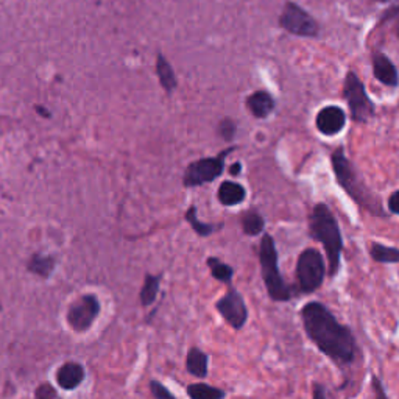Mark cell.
<instances>
[{
  "label": "cell",
  "instance_id": "obj_14",
  "mask_svg": "<svg viewBox=\"0 0 399 399\" xmlns=\"http://www.w3.org/2000/svg\"><path fill=\"white\" fill-rule=\"evenodd\" d=\"M247 197L245 187L234 181H223L218 187L217 198L223 206H238Z\"/></svg>",
  "mask_w": 399,
  "mask_h": 399
},
{
  "label": "cell",
  "instance_id": "obj_29",
  "mask_svg": "<svg viewBox=\"0 0 399 399\" xmlns=\"http://www.w3.org/2000/svg\"><path fill=\"white\" fill-rule=\"evenodd\" d=\"M312 399H328L326 398V390L319 382L314 384V390H312Z\"/></svg>",
  "mask_w": 399,
  "mask_h": 399
},
{
  "label": "cell",
  "instance_id": "obj_22",
  "mask_svg": "<svg viewBox=\"0 0 399 399\" xmlns=\"http://www.w3.org/2000/svg\"><path fill=\"white\" fill-rule=\"evenodd\" d=\"M156 70H158L162 87H164L167 92H172L176 87V77H175V72H174L172 66H170V63L162 55H158Z\"/></svg>",
  "mask_w": 399,
  "mask_h": 399
},
{
  "label": "cell",
  "instance_id": "obj_31",
  "mask_svg": "<svg viewBox=\"0 0 399 399\" xmlns=\"http://www.w3.org/2000/svg\"><path fill=\"white\" fill-rule=\"evenodd\" d=\"M240 172H242V164L240 162H234V164L230 167V174L233 176H239Z\"/></svg>",
  "mask_w": 399,
  "mask_h": 399
},
{
  "label": "cell",
  "instance_id": "obj_18",
  "mask_svg": "<svg viewBox=\"0 0 399 399\" xmlns=\"http://www.w3.org/2000/svg\"><path fill=\"white\" fill-rule=\"evenodd\" d=\"M240 222H242L243 234L250 235V238H255V235H259L260 233L265 230L264 217L260 216L257 211H255V209L245 211V213H243V216H242Z\"/></svg>",
  "mask_w": 399,
  "mask_h": 399
},
{
  "label": "cell",
  "instance_id": "obj_23",
  "mask_svg": "<svg viewBox=\"0 0 399 399\" xmlns=\"http://www.w3.org/2000/svg\"><path fill=\"white\" fill-rule=\"evenodd\" d=\"M159 292V276L147 275L144 286L141 290V303L142 306H150L154 303Z\"/></svg>",
  "mask_w": 399,
  "mask_h": 399
},
{
  "label": "cell",
  "instance_id": "obj_12",
  "mask_svg": "<svg viewBox=\"0 0 399 399\" xmlns=\"http://www.w3.org/2000/svg\"><path fill=\"white\" fill-rule=\"evenodd\" d=\"M373 70L382 85L395 87L399 83V73L395 64L390 61L384 53H374L373 56Z\"/></svg>",
  "mask_w": 399,
  "mask_h": 399
},
{
  "label": "cell",
  "instance_id": "obj_19",
  "mask_svg": "<svg viewBox=\"0 0 399 399\" xmlns=\"http://www.w3.org/2000/svg\"><path fill=\"white\" fill-rule=\"evenodd\" d=\"M370 256L381 264H399V248L387 247L384 243L373 242L370 245Z\"/></svg>",
  "mask_w": 399,
  "mask_h": 399
},
{
  "label": "cell",
  "instance_id": "obj_7",
  "mask_svg": "<svg viewBox=\"0 0 399 399\" xmlns=\"http://www.w3.org/2000/svg\"><path fill=\"white\" fill-rule=\"evenodd\" d=\"M344 94L348 102L349 111H351V116L356 122L365 124V122H368L374 116V105L370 100V97L366 95L363 83L354 72H348L345 78Z\"/></svg>",
  "mask_w": 399,
  "mask_h": 399
},
{
  "label": "cell",
  "instance_id": "obj_20",
  "mask_svg": "<svg viewBox=\"0 0 399 399\" xmlns=\"http://www.w3.org/2000/svg\"><path fill=\"white\" fill-rule=\"evenodd\" d=\"M187 395L191 399H225L226 392L218 387H213L203 382H197V384H191L187 387Z\"/></svg>",
  "mask_w": 399,
  "mask_h": 399
},
{
  "label": "cell",
  "instance_id": "obj_24",
  "mask_svg": "<svg viewBox=\"0 0 399 399\" xmlns=\"http://www.w3.org/2000/svg\"><path fill=\"white\" fill-rule=\"evenodd\" d=\"M52 267H53V260L50 257H44V256H35L30 262V270L41 276H47L50 273Z\"/></svg>",
  "mask_w": 399,
  "mask_h": 399
},
{
  "label": "cell",
  "instance_id": "obj_5",
  "mask_svg": "<svg viewBox=\"0 0 399 399\" xmlns=\"http://www.w3.org/2000/svg\"><path fill=\"white\" fill-rule=\"evenodd\" d=\"M326 273V264L319 250L306 248L301 251L297 262V281L301 292L307 295L319 290L323 286Z\"/></svg>",
  "mask_w": 399,
  "mask_h": 399
},
{
  "label": "cell",
  "instance_id": "obj_27",
  "mask_svg": "<svg viewBox=\"0 0 399 399\" xmlns=\"http://www.w3.org/2000/svg\"><path fill=\"white\" fill-rule=\"evenodd\" d=\"M371 392L374 393V399H388L384 384H382V381L378 376L371 378Z\"/></svg>",
  "mask_w": 399,
  "mask_h": 399
},
{
  "label": "cell",
  "instance_id": "obj_16",
  "mask_svg": "<svg viewBox=\"0 0 399 399\" xmlns=\"http://www.w3.org/2000/svg\"><path fill=\"white\" fill-rule=\"evenodd\" d=\"M85 378L83 366L78 363H66L56 373V381H58L60 387L72 390L81 384V381Z\"/></svg>",
  "mask_w": 399,
  "mask_h": 399
},
{
  "label": "cell",
  "instance_id": "obj_17",
  "mask_svg": "<svg viewBox=\"0 0 399 399\" xmlns=\"http://www.w3.org/2000/svg\"><path fill=\"white\" fill-rule=\"evenodd\" d=\"M186 222L191 225V228L193 230L195 234H198L200 238H208V235H213L214 233H217L218 230H222L223 223L220 225H211V223H205L197 217V206H191L189 209L186 211Z\"/></svg>",
  "mask_w": 399,
  "mask_h": 399
},
{
  "label": "cell",
  "instance_id": "obj_25",
  "mask_svg": "<svg viewBox=\"0 0 399 399\" xmlns=\"http://www.w3.org/2000/svg\"><path fill=\"white\" fill-rule=\"evenodd\" d=\"M235 129H238V127H235V124L231 119H223L218 125V133L225 141H233L234 139Z\"/></svg>",
  "mask_w": 399,
  "mask_h": 399
},
{
  "label": "cell",
  "instance_id": "obj_10",
  "mask_svg": "<svg viewBox=\"0 0 399 399\" xmlns=\"http://www.w3.org/2000/svg\"><path fill=\"white\" fill-rule=\"evenodd\" d=\"M99 311L100 306L95 297H83L70 307L68 321L75 331H85L91 326Z\"/></svg>",
  "mask_w": 399,
  "mask_h": 399
},
{
  "label": "cell",
  "instance_id": "obj_21",
  "mask_svg": "<svg viewBox=\"0 0 399 399\" xmlns=\"http://www.w3.org/2000/svg\"><path fill=\"white\" fill-rule=\"evenodd\" d=\"M206 264L211 270V275H213V278L223 282V284H230L233 276H234V268L231 265H228L225 262H222L218 257L216 256H211L208 257Z\"/></svg>",
  "mask_w": 399,
  "mask_h": 399
},
{
  "label": "cell",
  "instance_id": "obj_15",
  "mask_svg": "<svg viewBox=\"0 0 399 399\" xmlns=\"http://www.w3.org/2000/svg\"><path fill=\"white\" fill-rule=\"evenodd\" d=\"M247 107L250 112L257 119H265L270 116L275 110L273 97L265 91H256L251 94L247 100Z\"/></svg>",
  "mask_w": 399,
  "mask_h": 399
},
{
  "label": "cell",
  "instance_id": "obj_8",
  "mask_svg": "<svg viewBox=\"0 0 399 399\" xmlns=\"http://www.w3.org/2000/svg\"><path fill=\"white\" fill-rule=\"evenodd\" d=\"M280 23L284 30L297 36L314 38L319 35V23L299 5L287 2L281 13Z\"/></svg>",
  "mask_w": 399,
  "mask_h": 399
},
{
  "label": "cell",
  "instance_id": "obj_4",
  "mask_svg": "<svg viewBox=\"0 0 399 399\" xmlns=\"http://www.w3.org/2000/svg\"><path fill=\"white\" fill-rule=\"evenodd\" d=\"M259 264L260 275H262L268 297L276 301V303H286V301H290L293 297L292 287L284 281L280 272L278 250H276L275 239L270 234H264L262 240H260Z\"/></svg>",
  "mask_w": 399,
  "mask_h": 399
},
{
  "label": "cell",
  "instance_id": "obj_28",
  "mask_svg": "<svg viewBox=\"0 0 399 399\" xmlns=\"http://www.w3.org/2000/svg\"><path fill=\"white\" fill-rule=\"evenodd\" d=\"M387 208L392 214L399 216V191H395L392 195H390L387 201Z\"/></svg>",
  "mask_w": 399,
  "mask_h": 399
},
{
  "label": "cell",
  "instance_id": "obj_26",
  "mask_svg": "<svg viewBox=\"0 0 399 399\" xmlns=\"http://www.w3.org/2000/svg\"><path fill=\"white\" fill-rule=\"evenodd\" d=\"M150 388H151V393L156 399H176L172 392L167 387H164L158 381H151L150 382Z\"/></svg>",
  "mask_w": 399,
  "mask_h": 399
},
{
  "label": "cell",
  "instance_id": "obj_9",
  "mask_svg": "<svg viewBox=\"0 0 399 399\" xmlns=\"http://www.w3.org/2000/svg\"><path fill=\"white\" fill-rule=\"evenodd\" d=\"M216 309L233 329L240 331L247 324L248 309L245 299H243L238 289H228L225 295L217 301Z\"/></svg>",
  "mask_w": 399,
  "mask_h": 399
},
{
  "label": "cell",
  "instance_id": "obj_2",
  "mask_svg": "<svg viewBox=\"0 0 399 399\" xmlns=\"http://www.w3.org/2000/svg\"><path fill=\"white\" fill-rule=\"evenodd\" d=\"M309 235L323 245L328 257V275L336 276L340 270L341 251H344V238L336 216L324 203H316L309 216Z\"/></svg>",
  "mask_w": 399,
  "mask_h": 399
},
{
  "label": "cell",
  "instance_id": "obj_11",
  "mask_svg": "<svg viewBox=\"0 0 399 399\" xmlns=\"http://www.w3.org/2000/svg\"><path fill=\"white\" fill-rule=\"evenodd\" d=\"M346 124V114L339 107H326L316 114V129L324 136H336Z\"/></svg>",
  "mask_w": 399,
  "mask_h": 399
},
{
  "label": "cell",
  "instance_id": "obj_3",
  "mask_svg": "<svg viewBox=\"0 0 399 399\" xmlns=\"http://www.w3.org/2000/svg\"><path fill=\"white\" fill-rule=\"evenodd\" d=\"M331 162L334 175H336L340 187L357 203V205L363 208L365 211H368L374 217H387V214L384 213V208H382V201L365 186L362 178L346 158L345 150L341 149V147H339V149L331 154Z\"/></svg>",
  "mask_w": 399,
  "mask_h": 399
},
{
  "label": "cell",
  "instance_id": "obj_6",
  "mask_svg": "<svg viewBox=\"0 0 399 399\" xmlns=\"http://www.w3.org/2000/svg\"><path fill=\"white\" fill-rule=\"evenodd\" d=\"M234 149H226L222 153H218L214 158H203L198 161L191 162L187 166L183 184L186 187H198L206 183H213L217 178L223 174L225 170V159Z\"/></svg>",
  "mask_w": 399,
  "mask_h": 399
},
{
  "label": "cell",
  "instance_id": "obj_30",
  "mask_svg": "<svg viewBox=\"0 0 399 399\" xmlns=\"http://www.w3.org/2000/svg\"><path fill=\"white\" fill-rule=\"evenodd\" d=\"M38 396L39 399H50V396H53V390L50 387H41L38 390Z\"/></svg>",
  "mask_w": 399,
  "mask_h": 399
},
{
  "label": "cell",
  "instance_id": "obj_13",
  "mask_svg": "<svg viewBox=\"0 0 399 399\" xmlns=\"http://www.w3.org/2000/svg\"><path fill=\"white\" fill-rule=\"evenodd\" d=\"M186 368L193 378L206 379L209 373V356L205 351H201L200 348H191L189 353H187Z\"/></svg>",
  "mask_w": 399,
  "mask_h": 399
},
{
  "label": "cell",
  "instance_id": "obj_1",
  "mask_svg": "<svg viewBox=\"0 0 399 399\" xmlns=\"http://www.w3.org/2000/svg\"><path fill=\"white\" fill-rule=\"evenodd\" d=\"M301 321L309 340L339 366L351 365L356 359L357 341L353 331L341 324L320 301H309L301 309Z\"/></svg>",
  "mask_w": 399,
  "mask_h": 399
}]
</instances>
